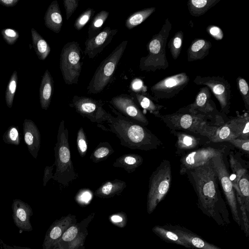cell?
Wrapping results in <instances>:
<instances>
[{
	"instance_id": "cell-1",
	"label": "cell",
	"mask_w": 249,
	"mask_h": 249,
	"mask_svg": "<svg viewBox=\"0 0 249 249\" xmlns=\"http://www.w3.org/2000/svg\"><path fill=\"white\" fill-rule=\"evenodd\" d=\"M198 197V207L219 225L230 223L229 213L218 187V180L212 160L186 171Z\"/></svg>"
},
{
	"instance_id": "cell-2",
	"label": "cell",
	"mask_w": 249,
	"mask_h": 249,
	"mask_svg": "<svg viewBox=\"0 0 249 249\" xmlns=\"http://www.w3.org/2000/svg\"><path fill=\"white\" fill-rule=\"evenodd\" d=\"M114 117L108 114L107 122L108 131L115 134L121 144L131 149L148 151L157 149L162 142L146 126L122 115L111 106Z\"/></svg>"
},
{
	"instance_id": "cell-3",
	"label": "cell",
	"mask_w": 249,
	"mask_h": 249,
	"mask_svg": "<svg viewBox=\"0 0 249 249\" xmlns=\"http://www.w3.org/2000/svg\"><path fill=\"white\" fill-rule=\"evenodd\" d=\"M156 117L161 120L171 130L184 131L199 135L209 140L213 135L216 128L204 116L192 114L179 109L177 112Z\"/></svg>"
},
{
	"instance_id": "cell-4",
	"label": "cell",
	"mask_w": 249,
	"mask_h": 249,
	"mask_svg": "<svg viewBox=\"0 0 249 249\" xmlns=\"http://www.w3.org/2000/svg\"><path fill=\"white\" fill-rule=\"evenodd\" d=\"M54 151L56 169L53 179L63 186H68L71 182L78 178V175L73 165L69 131L64 120L60 122L59 125Z\"/></svg>"
},
{
	"instance_id": "cell-5",
	"label": "cell",
	"mask_w": 249,
	"mask_h": 249,
	"mask_svg": "<svg viewBox=\"0 0 249 249\" xmlns=\"http://www.w3.org/2000/svg\"><path fill=\"white\" fill-rule=\"evenodd\" d=\"M171 29L172 23L169 18H166L159 33L147 43L148 54L140 60L139 68L142 71L165 70L169 67L165 47Z\"/></svg>"
},
{
	"instance_id": "cell-6",
	"label": "cell",
	"mask_w": 249,
	"mask_h": 249,
	"mask_svg": "<svg viewBox=\"0 0 249 249\" xmlns=\"http://www.w3.org/2000/svg\"><path fill=\"white\" fill-rule=\"evenodd\" d=\"M127 43V40L122 41L101 62L88 86L89 93H100L108 85L116 71Z\"/></svg>"
},
{
	"instance_id": "cell-7",
	"label": "cell",
	"mask_w": 249,
	"mask_h": 249,
	"mask_svg": "<svg viewBox=\"0 0 249 249\" xmlns=\"http://www.w3.org/2000/svg\"><path fill=\"white\" fill-rule=\"evenodd\" d=\"M172 180L170 162L163 160L153 172L149 180L147 207L149 213H152L158 204L167 194Z\"/></svg>"
},
{
	"instance_id": "cell-8",
	"label": "cell",
	"mask_w": 249,
	"mask_h": 249,
	"mask_svg": "<svg viewBox=\"0 0 249 249\" xmlns=\"http://www.w3.org/2000/svg\"><path fill=\"white\" fill-rule=\"evenodd\" d=\"M82 64V50L79 43L71 41L65 44L60 53L59 67L66 84L78 83Z\"/></svg>"
},
{
	"instance_id": "cell-9",
	"label": "cell",
	"mask_w": 249,
	"mask_h": 249,
	"mask_svg": "<svg viewBox=\"0 0 249 249\" xmlns=\"http://www.w3.org/2000/svg\"><path fill=\"white\" fill-rule=\"evenodd\" d=\"M179 109L192 114L202 115L215 126L225 123L222 113L217 110L211 99V90L206 86L200 89L193 103Z\"/></svg>"
},
{
	"instance_id": "cell-10",
	"label": "cell",
	"mask_w": 249,
	"mask_h": 249,
	"mask_svg": "<svg viewBox=\"0 0 249 249\" xmlns=\"http://www.w3.org/2000/svg\"><path fill=\"white\" fill-rule=\"evenodd\" d=\"M223 154L221 153L212 159L218 182L220 183L227 202L231 209L232 218L239 226L241 225L238 211V203L232 183L230 179L223 159Z\"/></svg>"
},
{
	"instance_id": "cell-11",
	"label": "cell",
	"mask_w": 249,
	"mask_h": 249,
	"mask_svg": "<svg viewBox=\"0 0 249 249\" xmlns=\"http://www.w3.org/2000/svg\"><path fill=\"white\" fill-rule=\"evenodd\" d=\"M189 81V77L185 72L166 77L151 87V97L156 101L172 98L183 90Z\"/></svg>"
},
{
	"instance_id": "cell-12",
	"label": "cell",
	"mask_w": 249,
	"mask_h": 249,
	"mask_svg": "<svg viewBox=\"0 0 249 249\" xmlns=\"http://www.w3.org/2000/svg\"><path fill=\"white\" fill-rule=\"evenodd\" d=\"M193 81L197 85L205 86L209 88L219 103L221 113L228 114L230 112L231 88L228 80L219 76L197 75Z\"/></svg>"
},
{
	"instance_id": "cell-13",
	"label": "cell",
	"mask_w": 249,
	"mask_h": 249,
	"mask_svg": "<svg viewBox=\"0 0 249 249\" xmlns=\"http://www.w3.org/2000/svg\"><path fill=\"white\" fill-rule=\"evenodd\" d=\"M104 104L101 100L74 95L69 106L83 117H86L92 123L99 124L107 121L109 114L104 109Z\"/></svg>"
},
{
	"instance_id": "cell-14",
	"label": "cell",
	"mask_w": 249,
	"mask_h": 249,
	"mask_svg": "<svg viewBox=\"0 0 249 249\" xmlns=\"http://www.w3.org/2000/svg\"><path fill=\"white\" fill-rule=\"evenodd\" d=\"M229 162L232 177L230 179L235 190L236 197H241L247 213H249V175L247 168L232 154L229 155Z\"/></svg>"
},
{
	"instance_id": "cell-15",
	"label": "cell",
	"mask_w": 249,
	"mask_h": 249,
	"mask_svg": "<svg viewBox=\"0 0 249 249\" xmlns=\"http://www.w3.org/2000/svg\"><path fill=\"white\" fill-rule=\"evenodd\" d=\"M111 107L124 116L146 126L149 124L133 97L122 93L113 97L109 101Z\"/></svg>"
},
{
	"instance_id": "cell-16",
	"label": "cell",
	"mask_w": 249,
	"mask_h": 249,
	"mask_svg": "<svg viewBox=\"0 0 249 249\" xmlns=\"http://www.w3.org/2000/svg\"><path fill=\"white\" fill-rule=\"evenodd\" d=\"M225 149L224 147L216 148L209 146L198 148L183 155L180 160V174L184 175L186 170L203 165L216 156L224 153Z\"/></svg>"
},
{
	"instance_id": "cell-17",
	"label": "cell",
	"mask_w": 249,
	"mask_h": 249,
	"mask_svg": "<svg viewBox=\"0 0 249 249\" xmlns=\"http://www.w3.org/2000/svg\"><path fill=\"white\" fill-rule=\"evenodd\" d=\"M171 133L177 138L176 153L178 155H184L202 145L209 143L206 137L191 132L171 130Z\"/></svg>"
},
{
	"instance_id": "cell-18",
	"label": "cell",
	"mask_w": 249,
	"mask_h": 249,
	"mask_svg": "<svg viewBox=\"0 0 249 249\" xmlns=\"http://www.w3.org/2000/svg\"><path fill=\"white\" fill-rule=\"evenodd\" d=\"M117 32V29L107 26L96 36L87 38L85 42V54L90 59L94 58L111 42Z\"/></svg>"
},
{
	"instance_id": "cell-19",
	"label": "cell",
	"mask_w": 249,
	"mask_h": 249,
	"mask_svg": "<svg viewBox=\"0 0 249 249\" xmlns=\"http://www.w3.org/2000/svg\"><path fill=\"white\" fill-rule=\"evenodd\" d=\"M12 208L13 219L16 226L22 231H31L33 228L30 218L33 213L31 206L20 199H15Z\"/></svg>"
},
{
	"instance_id": "cell-20",
	"label": "cell",
	"mask_w": 249,
	"mask_h": 249,
	"mask_svg": "<svg viewBox=\"0 0 249 249\" xmlns=\"http://www.w3.org/2000/svg\"><path fill=\"white\" fill-rule=\"evenodd\" d=\"M24 138L28 149L31 155L36 159L40 147V134L35 123L25 119L23 124Z\"/></svg>"
},
{
	"instance_id": "cell-21",
	"label": "cell",
	"mask_w": 249,
	"mask_h": 249,
	"mask_svg": "<svg viewBox=\"0 0 249 249\" xmlns=\"http://www.w3.org/2000/svg\"><path fill=\"white\" fill-rule=\"evenodd\" d=\"M176 232L182 239L186 241L193 248L198 249H221L214 245L205 241L189 230L179 226H167Z\"/></svg>"
},
{
	"instance_id": "cell-22",
	"label": "cell",
	"mask_w": 249,
	"mask_h": 249,
	"mask_svg": "<svg viewBox=\"0 0 249 249\" xmlns=\"http://www.w3.org/2000/svg\"><path fill=\"white\" fill-rule=\"evenodd\" d=\"M44 24L50 30L59 33L63 21L61 12L56 0L53 1L48 6L44 17Z\"/></svg>"
},
{
	"instance_id": "cell-23",
	"label": "cell",
	"mask_w": 249,
	"mask_h": 249,
	"mask_svg": "<svg viewBox=\"0 0 249 249\" xmlns=\"http://www.w3.org/2000/svg\"><path fill=\"white\" fill-rule=\"evenodd\" d=\"M212 46L211 42L206 39H194L187 50V61L193 62L203 59L209 54Z\"/></svg>"
},
{
	"instance_id": "cell-24",
	"label": "cell",
	"mask_w": 249,
	"mask_h": 249,
	"mask_svg": "<svg viewBox=\"0 0 249 249\" xmlns=\"http://www.w3.org/2000/svg\"><path fill=\"white\" fill-rule=\"evenodd\" d=\"M53 91V80L48 70H46L42 77L39 88V100L41 107L44 110L48 108Z\"/></svg>"
},
{
	"instance_id": "cell-25",
	"label": "cell",
	"mask_w": 249,
	"mask_h": 249,
	"mask_svg": "<svg viewBox=\"0 0 249 249\" xmlns=\"http://www.w3.org/2000/svg\"><path fill=\"white\" fill-rule=\"evenodd\" d=\"M231 118L229 121L237 138L249 139V116L248 112Z\"/></svg>"
},
{
	"instance_id": "cell-26",
	"label": "cell",
	"mask_w": 249,
	"mask_h": 249,
	"mask_svg": "<svg viewBox=\"0 0 249 249\" xmlns=\"http://www.w3.org/2000/svg\"><path fill=\"white\" fill-rule=\"evenodd\" d=\"M142 157L137 154H125L116 159L113 166L123 168L128 173H132L143 163Z\"/></svg>"
},
{
	"instance_id": "cell-27",
	"label": "cell",
	"mask_w": 249,
	"mask_h": 249,
	"mask_svg": "<svg viewBox=\"0 0 249 249\" xmlns=\"http://www.w3.org/2000/svg\"><path fill=\"white\" fill-rule=\"evenodd\" d=\"M126 187V183L123 180L118 179L107 180L101 184L95 191V194L99 197H110L121 193Z\"/></svg>"
},
{
	"instance_id": "cell-28",
	"label": "cell",
	"mask_w": 249,
	"mask_h": 249,
	"mask_svg": "<svg viewBox=\"0 0 249 249\" xmlns=\"http://www.w3.org/2000/svg\"><path fill=\"white\" fill-rule=\"evenodd\" d=\"M131 95L140 106L155 117L160 114V110L164 107L162 105L156 104L151 96L145 92H132Z\"/></svg>"
},
{
	"instance_id": "cell-29",
	"label": "cell",
	"mask_w": 249,
	"mask_h": 249,
	"mask_svg": "<svg viewBox=\"0 0 249 249\" xmlns=\"http://www.w3.org/2000/svg\"><path fill=\"white\" fill-rule=\"evenodd\" d=\"M152 231L160 238L167 242L176 244L188 249L193 248L189 243L167 226H155L153 228Z\"/></svg>"
},
{
	"instance_id": "cell-30",
	"label": "cell",
	"mask_w": 249,
	"mask_h": 249,
	"mask_svg": "<svg viewBox=\"0 0 249 249\" xmlns=\"http://www.w3.org/2000/svg\"><path fill=\"white\" fill-rule=\"evenodd\" d=\"M220 0H189L187 5L190 14L198 17L205 14Z\"/></svg>"
},
{
	"instance_id": "cell-31",
	"label": "cell",
	"mask_w": 249,
	"mask_h": 249,
	"mask_svg": "<svg viewBox=\"0 0 249 249\" xmlns=\"http://www.w3.org/2000/svg\"><path fill=\"white\" fill-rule=\"evenodd\" d=\"M31 36L33 46L38 58L40 60H44L51 52L50 45L33 28L31 29Z\"/></svg>"
},
{
	"instance_id": "cell-32",
	"label": "cell",
	"mask_w": 249,
	"mask_h": 249,
	"mask_svg": "<svg viewBox=\"0 0 249 249\" xmlns=\"http://www.w3.org/2000/svg\"><path fill=\"white\" fill-rule=\"evenodd\" d=\"M155 10V7H149L133 13L126 19L125 27L129 30L135 28L145 21Z\"/></svg>"
},
{
	"instance_id": "cell-33",
	"label": "cell",
	"mask_w": 249,
	"mask_h": 249,
	"mask_svg": "<svg viewBox=\"0 0 249 249\" xmlns=\"http://www.w3.org/2000/svg\"><path fill=\"white\" fill-rule=\"evenodd\" d=\"M235 138H237L228 121L222 125L217 127L213 135L210 140L209 142H228Z\"/></svg>"
},
{
	"instance_id": "cell-34",
	"label": "cell",
	"mask_w": 249,
	"mask_h": 249,
	"mask_svg": "<svg viewBox=\"0 0 249 249\" xmlns=\"http://www.w3.org/2000/svg\"><path fill=\"white\" fill-rule=\"evenodd\" d=\"M114 152L111 145L107 142H101L90 155V160L98 163L106 160Z\"/></svg>"
},
{
	"instance_id": "cell-35",
	"label": "cell",
	"mask_w": 249,
	"mask_h": 249,
	"mask_svg": "<svg viewBox=\"0 0 249 249\" xmlns=\"http://www.w3.org/2000/svg\"><path fill=\"white\" fill-rule=\"evenodd\" d=\"M109 14L107 11L102 10L93 17L89 27L88 38L96 36L101 32V28L107 20Z\"/></svg>"
},
{
	"instance_id": "cell-36",
	"label": "cell",
	"mask_w": 249,
	"mask_h": 249,
	"mask_svg": "<svg viewBox=\"0 0 249 249\" xmlns=\"http://www.w3.org/2000/svg\"><path fill=\"white\" fill-rule=\"evenodd\" d=\"M184 34L182 31L177 32L169 40L168 47L171 55L176 60L180 54L182 49Z\"/></svg>"
},
{
	"instance_id": "cell-37",
	"label": "cell",
	"mask_w": 249,
	"mask_h": 249,
	"mask_svg": "<svg viewBox=\"0 0 249 249\" xmlns=\"http://www.w3.org/2000/svg\"><path fill=\"white\" fill-rule=\"evenodd\" d=\"M17 83L18 73L16 71H14L10 77L5 91V97L6 104L9 108H11L13 106Z\"/></svg>"
},
{
	"instance_id": "cell-38",
	"label": "cell",
	"mask_w": 249,
	"mask_h": 249,
	"mask_svg": "<svg viewBox=\"0 0 249 249\" xmlns=\"http://www.w3.org/2000/svg\"><path fill=\"white\" fill-rule=\"evenodd\" d=\"M2 139L6 143L19 145L20 137L17 127L14 125L10 126L3 134Z\"/></svg>"
},
{
	"instance_id": "cell-39",
	"label": "cell",
	"mask_w": 249,
	"mask_h": 249,
	"mask_svg": "<svg viewBox=\"0 0 249 249\" xmlns=\"http://www.w3.org/2000/svg\"><path fill=\"white\" fill-rule=\"evenodd\" d=\"M95 11L89 8L83 11L75 19L74 27L78 31L81 30L94 15Z\"/></svg>"
},
{
	"instance_id": "cell-40",
	"label": "cell",
	"mask_w": 249,
	"mask_h": 249,
	"mask_svg": "<svg viewBox=\"0 0 249 249\" xmlns=\"http://www.w3.org/2000/svg\"><path fill=\"white\" fill-rule=\"evenodd\" d=\"M237 86L244 103L245 107L248 111L249 110V85L246 80L242 77L236 78Z\"/></svg>"
},
{
	"instance_id": "cell-41",
	"label": "cell",
	"mask_w": 249,
	"mask_h": 249,
	"mask_svg": "<svg viewBox=\"0 0 249 249\" xmlns=\"http://www.w3.org/2000/svg\"><path fill=\"white\" fill-rule=\"evenodd\" d=\"M76 144L80 156L81 157H84L87 152L88 144L85 133L82 127H80L77 132Z\"/></svg>"
},
{
	"instance_id": "cell-42",
	"label": "cell",
	"mask_w": 249,
	"mask_h": 249,
	"mask_svg": "<svg viewBox=\"0 0 249 249\" xmlns=\"http://www.w3.org/2000/svg\"><path fill=\"white\" fill-rule=\"evenodd\" d=\"M1 34L4 40L10 45L14 44L19 36V33L17 30L11 28L1 30Z\"/></svg>"
},
{
	"instance_id": "cell-43",
	"label": "cell",
	"mask_w": 249,
	"mask_h": 249,
	"mask_svg": "<svg viewBox=\"0 0 249 249\" xmlns=\"http://www.w3.org/2000/svg\"><path fill=\"white\" fill-rule=\"evenodd\" d=\"M228 142L232 145L242 150L245 153H249V139H243L240 138H235L229 141Z\"/></svg>"
},
{
	"instance_id": "cell-44",
	"label": "cell",
	"mask_w": 249,
	"mask_h": 249,
	"mask_svg": "<svg viewBox=\"0 0 249 249\" xmlns=\"http://www.w3.org/2000/svg\"><path fill=\"white\" fill-rule=\"evenodd\" d=\"M78 0H64L63 4L66 11V19L68 20L78 6Z\"/></svg>"
},
{
	"instance_id": "cell-45",
	"label": "cell",
	"mask_w": 249,
	"mask_h": 249,
	"mask_svg": "<svg viewBox=\"0 0 249 249\" xmlns=\"http://www.w3.org/2000/svg\"><path fill=\"white\" fill-rule=\"evenodd\" d=\"M207 31L216 40H221L223 38V33L219 27L210 25L207 27Z\"/></svg>"
},
{
	"instance_id": "cell-46",
	"label": "cell",
	"mask_w": 249,
	"mask_h": 249,
	"mask_svg": "<svg viewBox=\"0 0 249 249\" xmlns=\"http://www.w3.org/2000/svg\"><path fill=\"white\" fill-rule=\"evenodd\" d=\"M77 234V229L75 227H71L63 234L62 239L65 241H72Z\"/></svg>"
},
{
	"instance_id": "cell-47",
	"label": "cell",
	"mask_w": 249,
	"mask_h": 249,
	"mask_svg": "<svg viewBox=\"0 0 249 249\" xmlns=\"http://www.w3.org/2000/svg\"><path fill=\"white\" fill-rule=\"evenodd\" d=\"M54 164L53 163L52 166H46L44 169V175L43 178V185L45 186L48 181L53 178V171L54 168Z\"/></svg>"
},
{
	"instance_id": "cell-48",
	"label": "cell",
	"mask_w": 249,
	"mask_h": 249,
	"mask_svg": "<svg viewBox=\"0 0 249 249\" xmlns=\"http://www.w3.org/2000/svg\"><path fill=\"white\" fill-rule=\"evenodd\" d=\"M61 233V230L59 227L55 226L53 227L48 235L47 241H45L44 243H47L50 240H53L57 239L60 236Z\"/></svg>"
},
{
	"instance_id": "cell-49",
	"label": "cell",
	"mask_w": 249,
	"mask_h": 249,
	"mask_svg": "<svg viewBox=\"0 0 249 249\" xmlns=\"http://www.w3.org/2000/svg\"><path fill=\"white\" fill-rule=\"evenodd\" d=\"M19 0H0V4L7 7H11L15 6Z\"/></svg>"
},
{
	"instance_id": "cell-50",
	"label": "cell",
	"mask_w": 249,
	"mask_h": 249,
	"mask_svg": "<svg viewBox=\"0 0 249 249\" xmlns=\"http://www.w3.org/2000/svg\"><path fill=\"white\" fill-rule=\"evenodd\" d=\"M0 243L3 247L4 249H31L30 248L27 247H19L17 246H10L7 245L2 242V240H0Z\"/></svg>"
},
{
	"instance_id": "cell-51",
	"label": "cell",
	"mask_w": 249,
	"mask_h": 249,
	"mask_svg": "<svg viewBox=\"0 0 249 249\" xmlns=\"http://www.w3.org/2000/svg\"><path fill=\"white\" fill-rule=\"evenodd\" d=\"M91 197V194L89 192H85L82 194L81 199L83 201L88 202L90 199Z\"/></svg>"
},
{
	"instance_id": "cell-52",
	"label": "cell",
	"mask_w": 249,
	"mask_h": 249,
	"mask_svg": "<svg viewBox=\"0 0 249 249\" xmlns=\"http://www.w3.org/2000/svg\"><path fill=\"white\" fill-rule=\"evenodd\" d=\"M111 219L113 222H116V223L120 222L122 221V220H123V218L121 217H120L119 215H113L111 217Z\"/></svg>"
}]
</instances>
